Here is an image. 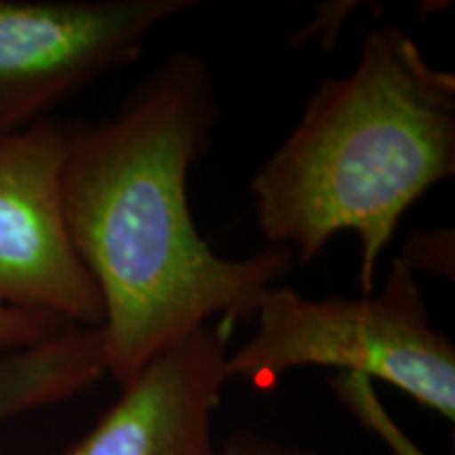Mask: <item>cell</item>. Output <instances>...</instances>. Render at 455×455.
<instances>
[{
  "instance_id": "1",
  "label": "cell",
  "mask_w": 455,
  "mask_h": 455,
  "mask_svg": "<svg viewBox=\"0 0 455 455\" xmlns=\"http://www.w3.org/2000/svg\"><path fill=\"white\" fill-rule=\"evenodd\" d=\"M218 118L212 68L173 51L112 116L68 123L66 218L101 295L100 333L118 386L215 318L253 321L295 264L281 247L224 258L198 232L188 181Z\"/></svg>"
},
{
  "instance_id": "2",
  "label": "cell",
  "mask_w": 455,
  "mask_h": 455,
  "mask_svg": "<svg viewBox=\"0 0 455 455\" xmlns=\"http://www.w3.org/2000/svg\"><path fill=\"white\" fill-rule=\"evenodd\" d=\"M455 175V76L403 28H373L348 74L323 78L291 133L255 171L261 236L310 264L341 232L358 244V284L413 203Z\"/></svg>"
},
{
  "instance_id": "3",
  "label": "cell",
  "mask_w": 455,
  "mask_h": 455,
  "mask_svg": "<svg viewBox=\"0 0 455 455\" xmlns=\"http://www.w3.org/2000/svg\"><path fill=\"white\" fill-rule=\"evenodd\" d=\"M255 333L230 350L228 378L270 388L289 371L333 367L403 390L455 419V346L430 321L418 275L392 259L382 287L358 298H306L275 284L253 315Z\"/></svg>"
},
{
  "instance_id": "4",
  "label": "cell",
  "mask_w": 455,
  "mask_h": 455,
  "mask_svg": "<svg viewBox=\"0 0 455 455\" xmlns=\"http://www.w3.org/2000/svg\"><path fill=\"white\" fill-rule=\"evenodd\" d=\"M196 0H0V141L144 55Z\"/></svg>"
},
{
  "instance_id": "5",
  "label": "cell",
  "mask_w": 455,
  "mask_h": 455,
  "mask_svg": "<svg viewBox=\"0 0 455 455\" xmlns=\"http://www.w3.org/2000/svg\"><path fill=\"white\" fill-rule=\"evenodd\" d=\"M66 156L68 123L55 118L0 141V308L101 329V295L66 218Z\"/></svg>"
},
{
  "instance_id": "6",
  "label": "cell",
  "mask_w": 455,
  "mask_h": 455,
  "mask_svg": "<svg viewBox=\"0 0 455 455\" xmlns=\"http://www.w3.org/2000/svg\"><path fill=\"white\" fill-rule=\"evenodd\" d=\"M236 321L215 318L152 356L81 441L60 455H215L213 415Z\"/></svg>"
},
{
  "instance_id": "7",
  "label": "cell",
  "mask_w": 455,
  "mask_h": 455,
  "mask_svg": "<svg viewBox=\"0 0 455 455\" xmlns=\"http://www.w3.org/2000/svg\"><path fill=\"white\" fill-rule=\"evenodd\" d=\"M108 375L100 329L70 327L0 352V422L70 401Z\"/></svg>"
},
{
  "instance_id": "8",
  "label": "cell",
  "mask_w": 455,
  "mask_h": 455,
  "mask_svg": "<svg viewBox=\"0 0 455 455\" xmlns=\"http://www.w3.org/2000/svg\"><path fill=\"white\" fill-rule=\"evenodd\" d=\"M453 230L413 232L405 243V249L398 255L415 275L428 272L441 278H453Z\"/></svg>"
},
{
  "instance_id": "9",
  "label": "cell",
  "mask_w": 455,
  "mask_h": 455,
  "mask_svg": "<svg viewBox=\"0 0 455 455\" xmlns=\"http://www.w3.org/2000/svg\"><path fill=\"white\" fill-rule=\"evenodd\" d=\"M74 325L47 315H32L11 308H0V352L24 348L53 338Z\"/></svg>"
},
{
  "instance_id": "10",
  "label": "cell",
  "mask_w": 455,
  "mask_h": 455,
  "mask_svg": "<svg viewBox=\"0 0 455 455\" xmlns=\"http://www.w3.org/2000/svg\"><path fill=\"white\" fill-rule=\"evenodd\" d=\"M215 455H323L315 449H301L284 445L281 441L261 436L258 432L241 430L232 435L224 445L218 447Z\"/></svg>"
},
{
  "instance_id": "11",
  "label": "cell",
  "mask_w": 455,
  "mask_h": 455,
  "mask_svg": "<svg viewBox=\"0 0 455 455\" xmlns=\"http://www.w3.org/2000/svg\"><path fill=\"white\" fill-rule=\"evenodd\" d=\"M350 4L346 3H338V4H327L325 9H318V17L316 21H312L299 32V36L295 38L298 43H306L310 38H321V43L329 44L331 41L333 32L339 30V24H344L348 20V15L352 13V9H348Z\"/></svg>"
}]
</instances>
